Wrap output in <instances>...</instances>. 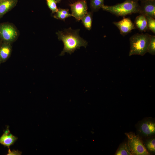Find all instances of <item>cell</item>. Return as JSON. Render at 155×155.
I'll return each instance as SVG.
<instances>
[{"label":"cell","mask_w":155,"mask_h":155,"mask_svg":"<svg viewBox=\"0 0 155 155\" xmlns=\"http://www.w3.org/2000/svg\"><path fill=\"white\" fill-rule=\"evenodd\" d=\"M149 30L155 34V20L154 18L148 16H145Z\"/></svg>","instance_id":"d6986e66"},{"label":"cell","mask_w":155,"mask_h":155,"mask_svg":"<svg viewBox=\"0 0 155 155\" xmlns=\"http://www.w3.org/2000/svg\"><path fill=\"white\" fill-rule=\"evenodd\" d=\"M138 0H126L124 2L114 5H104L101 7L103 10L117 16L125 17L133 13H139L140 5Z\"/></svg>","instance_id":"7a4b0ae2"},{"label":"cell","mask_w":155,"mask_h":155,"mask_svg":"<svg viewBox=\"0 0 155 155\" xmlns=\"http://www.w3.org/2000/svg\"><path fill=\"white\" fill-rule=\"evenodd\" d=\"M146 146L148 150L151 152L155 151V139L153 138L149 140L146 143Z\"/></svg>","instance_id":"44dd1931"},{"label":"cell","mask_w":155,"mask_h":155,"mask_svg":"<svg viewBox=\"0 0 155 155\" xmlns=\"http://www.w3.org/2000/svg\"><path fill=\"white\" fill-rule=\"evenodd\" d=\"M18 0H0V19L17 5Z\"/></svg>","instance_id":"8fae6325"},{"label":"cell","mask_w":155,"mask_h":155,"mask_svg":"<svg viewBox=\"0 0 155 155\" xmlns=\"http://www.w3.org/2000/svg\"><path fill=\"white\" fill-rule=\"evenodd\" d=\"M93 15V12L92 11L88 12L81 19L84 26L89 30L92 28Z\"/></svg>","instance_id":"9a60e30c"},{"label":"cell","mask_w":155,"mask_h":155,"mask_svg":"<svg viewBox=\"0 0 155 155\" xmlns=\"http://www.w3.org/2000/svg\"><path fill=\"white\" fill-rule=\"evenodd\" d=\"M71 16H72L69 13V9L60 8H58L57 11L53 16L54 18L63 21L66 18Z\"/></svg>","instance_id":"5bb4252c"},{"label":"cell","mask_w":155,"mask_h":155,"mask_svg":"<svg viewBox=\"0 0 155 155\" xmlns=\"http://www.w3.org/2000/svg\"><path fill=\"white\" fill-rule=\"evenodd\" d=\"M115 155H132L127 143H124L121 145Z\"/></svg>","instance_id":"2e32d148"},{"label":"cell","mask_w":155,"mask_h":155,"mask_svg":"<svg viewBox=\"0 0 155 155\" xmlns=\"http://www.w3.org/2000/svg\"><path fill=\"white\" fill-rule=\"evenodd\" d=\"M140 132L143 135L149 136L155 133V123L151 120H147L141 124L139 128Z\"/></svg>","instance_id":"9c48e42d"},{"label":"cell","mask_w":155,"mask_h":155,"mask_svg":"<svg viewBox=\"0 0 155 155\" xmlns=\"http://www.w3.org/2000/svg\"><path fill=\"white\" fill-rule=\"evenodd\" d=\"M140 14L155 18V0L141 1L140 5Z\"/></svg>","instance_id":"ba28073f"},{"label":"cell","mask_w":155,"mask_h":155,"mask_svg":"<svg viewBox=\"0 0 155 155\" xmlns=\"http://www.w3.org/2000/svg\"><path fill=\"white\" fill-rule=\"evenodd\" d=\"M141 1H144V0H140Z\"/></svg>","instance_id":"cb8c5ba5"},{"label":"cell","mask_w":155,"mask_h":155,"mask_svg":"<svg viewBox=\"0 0 155 155\" xmlns=\"http://www.w3.org/2000/svg\"><path fill=\"white\" fill-rule=\"evenodd\" d=\"M18 138L12 134L9 129V126H7L6 129L4 131V133L0 137V144L5 147L9 148L13 145L17 140Z\"/></svg>","instance_id":"30bf717a"},{"label":"cell","mask_w":155,"mask_h":155,"mask_svg":"<svg viewBox=\"0 0 155 155\" xmlns=\"http://www.w3.org/2000/svg\"><path fill=\"white\" fill-rule=\"evenodd\" d=\"M12 51L10 43L5 42L0 47V59L1 61H6L10 57Z\"/></svg>","instance_id":"4fadbf2b"},{"label":"cell","mask_w":155,"mask_h":155,"mask_svg":"<svg viewBox=\"0 0 155 155\" xmlns=\"http://www.w3.org/2000/svg\"><path fill=\"white\" fill-rule=\"evenodd\" d=\"M1 60L0 59V63H1Z\"/></svg>","instance_id":"d4e9b609"},{"label":"cell","mask_w":155,"mask_h":155,"mask_svg":"<svg viewBox=\"0 0 155 155\" xmlns=\"http://www.w3.org/2000/svg\"><path fill=\"white\" fill-rule=\"evenodd\" d=\"M46 1L48 6L52 11V13L53 14L56 13L58 8L57 6V3L55 0H46Z\"/></svg>","instance_id":"ffe728a7"},{"label":"cell","mask_w":155,"mask_h":155,"mask_svg":"<svg viewBox=\"0 0 155 155\" xmlns=\"http://www.w3.org/2000/svg\"><path fill=\"white\" fill-rule=\"evenodd\" d=\"M80 29L73 30L70 27L56 32L58 39L62 41L64 44L63 49L60 56L64 55L65 53L71 55L81 46L86 47L88 42L80 36Z\"/></svg>","instance_id":"6da1fadb"},{"label":"cell","mask_w":155,"mask_h":155,"mask_svg":"<svg viewBox=\"0 0 155 155\" xmlns=\"http://www.w3.org/2000/svg\"><path fill=\"white\" fill-rule=\"evenodd\" d=\"M134 24L136 28L137 29L140 31L145 32L149 30L146 18L143 15L140 14L137 16Z\"/></svg>","instance_id":"7c38bea8"},{"label":"cell","mask_w":155,"mask_h":155,"mask_svg":"<svg viewBox=\"0 0 155 155\" xmlns=\"http://www.w3.org/2000/svg\"><path fill=\"white\" fill-rule=\"evenodd\" d=\"M22 152L18 150H13L11 151L9 148L8 150V153L7 154V155H21Z\"/></svg>","instance_id":"7402d4cb"},{"label":"cell","mask_w":155,"mask_h":155,"mask_svg":"<svg viewBox=\"0 0 155 155\" xmlns=\"http://www.w3.org/2000/svg\"><path fill=\"white\" fill-rule=\"evenodd\" d=\"M150 35L148 33H137L129 38L130 50L129 55H134L143 56L147 52Z\"/></svg>","instance_id":"3957f363"},{"label":"cell","mask_w":155,"mask_h":155,"mask_svg":"<svg viewBox=\"0 0 155 155\" xmlns=\"http://www.w3.org/2000/svg\"><path fill=\"white\" fill-rule=\"evenodd\" d=\"M113 24L116 26L120 31V34L125 36L130 32L136 28L134 23L129 18L123 17V19L118 22H114Z\"/></svg>","instance_id":"52a82bcc"},{"label":"cell","mask_w":155,"mask_h":155,"mask_svg":"<svg viewBox=\"0 0 155 155\" xmlns=\"http://www.w3.org/2000/svg\"><path fill=\"white\" fill-rule=\"evenodd\" d=\"M104 0H90V7L92 11L96 12L104 5Z\"/></svg>","instance_id":"e0dca14e"},{"label":"cell","mask_w":155,"mask_h":155,"mask_svg":"<svg viewBox=\"0 0 155 155\" xmlns=\"http://www.w3.org/2000/svg\"><path fill=\"white\" fill-rule=\"evenodd\" d=\"M72 16L79 21L88 12V6L85 0H79L69 5Z\"/></svg>","instance_id":"8992f818"},{"label":"cell","mask_w":155,"mask_h":155,"mask_svg":"<svg viewBox=\"0 0 155 155\" xmlns=\"http://www.w3.org/2000/svg\"><path fill=\"white\" fill-rule=\"evenodd\" d=\"M147 52L152 55H155V36L150 35V42L148 47Z\"/></svg>","instance_id":"ac0fdd59"},{"label":"cell","mask_w":155,"mask_h":155,"mask_svg":"<svg viewBox=\"0 0 155 155\" xmlns=\"http://www.w3.org/2000/svg\"><path fill=\"white\" fill-rule=\"evenodd\" d=\"M61 0H55L57 3H59Z\"/></svg>","instance_id":"603a6c76"},{"label":"cell","mask_w":155,"mask_h":155,"mask_svg":"<svg viewBox=\"0 0 155 155\" xmlns=\"http://www.w3.org/2000/svg\"><path fill=\"white\" fill-rule=\"evenodd\" d=\"M125 134L128 138L127 144L132 155H150L142 141L137 135L131 132L125 133Z\"/></svg>","instance_id":"277c9868"},{"label":"cell","mask_w":155,"mask_h":155,"mask_svg":"<svg viewBox=\"0 0 155 155\" xmlns=\"http://www.w3.org/2000/svg\"><path fill=\"white\" fill-rule=\"evenodd\" d=\"M18 36L16 29L12 24H0V37L5 42L11 43L16 39Z\"/></svg>","instance_id":"5b68a950"}]
</instances>
